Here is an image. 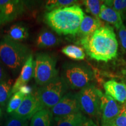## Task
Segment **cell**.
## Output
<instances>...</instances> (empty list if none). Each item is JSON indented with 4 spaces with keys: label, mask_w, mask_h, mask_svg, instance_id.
Here are the masks:
<instances>
[{
    "label": "cell",
    "mask_w": 126,
    "mask_h": 126,
    "mask_svg": "<svg viewBox=\"0 0 126 126\" xmlns=\"http://www.w3.org/2000/svg\"><path fill=\"white\" fill-rule=\"evenodd\" d=\"M79 43L86 54L97 61L108 62L117 56L118 42L114 29L109 25L102 26L91 36L81 38Z\"/></svg>",
    "instance_id": "cell-1"
},
{
    "label": "cell",
    "mask_w": 126,
    "mask_h": 126,
    "mask_svg": "<svg viewBox=\"0 0 126 126\" xmlns=\"http://www.w3.org/2000/svg\"><path fill=\"white\" fill-rule=\"evenodd\" d=\"M85 14L78 5L47 12L44 19L59 35H76Z\"/></svg>",
    "instance_id": "cell-2"
},
{
    "label": "cell",
    "mask_w": 126,
    "mask_h": 126,
    "mask_svg": "<svg viewBox=\"0 0 126 126\" xmlns=\"http://www.w3.org/2000/svg\"><path fill=\"white\" fill-rule=\"evenodd\" d=\"M27 46L4 36L0 41V61L14 74L21 70L31 54Z\"/></svg>",
    "instance_id": "cell-3"
},
{
    "label": "cell",
    "mask_w": 126,
    "mask_h": 126,
    "mask_svg": "<svg viewBox=\"0 0 126 126\" xmlns=\"http://www.w3.org/2000/svg\"><path fill=\"white\" fill-rule=\"evenodd\" d=\"M61 78L72 89H82L94 79V74L88 65L79 63H66L63 67Z\"/></svg>",
    "instance_id": "cell-4"
},
{
    "label": "cell",
    "mask_w": 126,
    "mask_h": 126,
    "mask_svg": "<svg viewBox=\"0 0 126 126\" xmlns=\"http://www.w3.org/2000/svg\"><path fill=\"white\" fill-rule=\"evenodd\" d=\"M58 77L56 59L49 53H39L34 60V75L36 82L43 86Z\"/></svg>",
    "instance_id": "cell-5"
},
{
    "label": "cell",
    "mask_w": 126,
    "mask_h": 126,
    "mask_svg": "<svg viewBox=\"0 0 126 126\" xmlns=\"http://www.w3.org/2000/svg\"><path fill=\"white\" fill-rule=\"evenodd\" d=\"M68 86L61 77H57L50 82L39 88L36 92L45 109H51L66 94Z\"/></svg>",
    "instance_id": "cell-6"
},
{
    "label": "cell",
    "mask_w": 126,
    "mask_h": 126,
    "mask_svg": "<svg viewBox=\"0 0 126 126\" xmlns=\"http://www.w3.org/2000/svg\"><path fill=\"white\" fill-rule=\"evenodd\" d=\"M80 110L92 117L100 114V99L99 89L89 84L77 94Z\"/></svg>",
    "instance_id": "cell-7"
},
{
    "label": "cell",
    "mask_w": 126,
    "mask_h": 126,
    "mask_svg": "<svg viewBox=\"0 0 126 126\" xmlns=\"http://www.w3.org/2000/svg\"><path fill=\"white\" fill-rule=\"evenodd\" d=\"M100 99L101 126H113L120 112V106L114 99L99 89Z\"/></svg>",
    "instance_id": "cell-8"
},
{
    "label": "cell",
    "mask_w": 126,
    "mask_h": 126,
    "mask_svg": "<svg viewBox=\"0 0 126 126\" xmlns=\"http://www.w3.org/2000/svg\"><path fill=\"white\" fill-rule=\"evenodd\" d=\"M43 109L45 108L40 103L36 94H31L25 96L19 107L11 114V116L28 120Z\"/></svg>",
    "instance_id": "cell-9"
},
{
    "label": "cell",
    "mask_w": 126,
    "mask_h": 126,
    "mask_svg": "<svg viewBox=\"0 0 126 126\" xmlns=\"http://www.w3.org/2000/svg\"><path fill=\"white\" fill-rule=\"evenodd\" d=\"M24 11L22 1L0 0V26L15 20Z\"/></svg>",
    "instance_id": "cell-10"
},
{
    "label": "cell",
    "mask_w": 126,
    "mask_h": 126,
    "mask_svg": "<svg viewBox=\"0 0 126 126\" xmlns=\"http://www.w3.org/2000/svg\"><path fill=\"white\" fill-rule=\"evenodd\" d=\"M50 111L55 117H62L81 111L77 94L67 93Z\"/></svg>",
    "instance_id": "cell-11"
},
{
    "label": "cell",
    "mask_w": 126,
    "mask_h": 126,
    "mask_svg": "<svg viewBox=\"0 0 126 126\" xmlns=\"http://www.w3.org/2000/svg\"><path fill=\"white\" fill-rule=\"evenodd\" d=\"M34 75V59L32 54L29 56L22 67L20 74L12 86L11 93L13 94L18 92L22 86L26 85Z\"/></svg>",
    "instance_id": "cell-12"
},
{
    "label": "cell",
    "mask_w": 126,
    "mask_h": 126,
    "mask_svg": "<svg viewBox=\"0 0 126 126\" xmlns=\"http://www.w3.org/2000/svg\"><path fill=\"white\" fill-rule=\"evenodd\" d=\"M105 94L121 103L126 102V85L116 80L111 79L104 83Z\"/></svg>",
    "instance_id": "cell-13"
},
{
    "label": "cell",
    "mask_w": 126,
    "mask_h": 126,
    "mask_svg": "<svg viewBox=\"0 0 126 126\" xmlns=\"http://www.w3.org/2000/svg\"><path fill=\"white\" fill-rule=\"evenodd\" d=\"M101 25L102 23L100 19L85 15L80 25L78 34L81 37V39L88 37L101 27Z\"/></svg>",
    "instance_id": "cell-14"
},
{
    "label": "cell",
    "mask_w": 126,
    "mask_h": 126,
    "mask_svg": "<svg viewBox=\"0 0 126 126\" xmlns=\"http://www.w3.org/2000/svg\"><path fill=\"white\" fill-rule=\"evenodd\" d=\"M99 19L113 25L117 29H119L124 24L120 14L113 8L109 7L105 4L101 7Z\"/></svg>",
    "instance_id": "cell-15"
},
{
    "label": "cell",
    "mask_w": 126,
    "mask_h": 126,
    "mask_svg": "<svg viewBox=\"0 0 126 126\" xmlns=\"http://www.w3.org/2000/svg\"><path fill=\"white\" fill-rule=\"evenodd\" d=\"M87 119L81 111L67 116L54 118L56 122L55 126H81Z\"/></svg>",
    "instance_id": "cell-16"
},
{
    "label": "cell",
    "mask_w": 126,
    "mask_h": 126,
    "mask_svg": "<svg viewBox=\"0 0 126 126\" xmlns=\"http://www.w3.org/2000/svg\"><path fill=\"white\" fill-rule=\"evenodd\" d=\"M60 39L55 34L46 29L40 31L36 37L35 45L40 48H48L59 45Z\"/></svg>",
    "instance_id": "cell-17"
},
{
    "label": "cell",
    "mask_w": 126,
    "mask_h": 126,
    "mask_svg": "<svg viewBox=\"0 0 126 126\" xmlns=\"http://www.w3.org/2000/svg\"><path fill=\"white\" fill-rule=\"evenodd\" d=\"M29 126H54V118L50 110L43 109L32 117Z\"/></svg>",
    "instance_id": "cell-18"
},
{
    "label": "cell",
    "mask_w": 126,
    "mask_h": 126,
    "mask_svg": "<svg viewBox=\"0 0 126 126\" xmlns=\"http://www.w3.org/2000/svg\"><path fill=\"white\" fill-rule=\"evenodd\" d=\"M6 36L15 42H22L29 37V30L25 25L16 23L9 28Z\"/></svg>",
    "instance_id": "cell-19"
},
{
    "label": "cell",
    "mask_w": 126,
    "mask_h": 126,
    "mask_svg": "<svg viewBox=\"0 0 126 126\" xmlns=\"http://www.w3.org/2000/svg\"><path fill=\"white\" fill-rule=\"evenodd\" d=\"M61 52L64 55L74 60H82L85 57V53L82 48L75 45L66 46L63 47Z\"/></svg>",
    "instance_id": "cell-20"
},
{
    "label": "cell",
    "mask_w": 126,
    "mask_h": 126,
    "mask_svg": "<svg viewBox=\"0 0 126 126\" xmlns=\"http://www.w3.org/2000/svg\"><path fill=\"white\" fill-rule=\"evenodd\" d=\"M12 81L11 79L8 78L0 82V106H5L8 100L12 96Z\"/></svg>",
    "instance_id": "cell-21"
},
{
    "label": "cell",
    "mask_w": 126,
    "mask_h": 126,
    "mask_svg": "<svg viewBox=\"0 0 126 126\" xmlns=\"http://www.w3.org/2000/svg\"><path fill=\"white\" fill-rule=\"evenodd\" d=\"M104 2L105 1L100 0H85L83 1V4L85 7L86 12L92 14L95 18L100 19V9Z\"/></svg>",
    "instance_id": "cell-22"
},
{
    "label": "cell",
    "mask_w": 126,
    "mask_h": 126,
    "mask_svg": "<svg viewBox=\"0 0 126 126\" xmlns=\"http://www.w3.org/2000/svg\"><path fill=\"white\" fill-rule=\"evenodd\" d=\"M78 1L74 0H50L46 2L45 8L48 12L75 5Z\"/></svg>",
    "instance_id": "cell-23"
},
{
    "label": "cell",
    "mask_w": 126,
    "mask_h": 126,
    "mask_svg": "<svg viewBox=\"0 0 126 126\" xmlns=\"http://www.w3.org/2000/svg\"><path fill=\"white\" fill-rule=\"evenodd\" d=\"M25 96V94L19 91L12 94V96L9 99V102H8L7 112L11 113V114L14 112L19 107Z\"/></svg>",
    "instance_id": "cell-24"
},
{
    "label": "cell",
    "mask_w": 126,
    "mask_h": 126,
    "mask_svg": "<svg viewBox=\"0 0 126 126\" xmlns=\"http://www.w3.org/2000/svg\"><path fill=\"white\" fill-rule=\"evenodd\" d=\"M104 4L113 8L120 14L123 19L126 18V0H108L105 1Z\"/></svg>",
    "instance_id": "cell-25"
},
{
    "label": "cell",
    "mask_w": 126,
    "mask_h": 126,
    "mask_svg": "<svg viewBox=\"0 0 126 126\" xmlns=\"http://www.w3.org/2000/svg\"><path fill=\"white\" fill-rule=\"evenodd\" d=\"M113 126H126V105L122 106L120 112Z\"/></svg>",
    "instance_id": "cell-26"
},
{
    "label": "cell",
    "mask_w": 126,
    "mask_h": 126,
    "mask_svg": "<svg viewBox=\"0 0 126 126\" xmlns=\"http://www.w3.org/2000/svg\"><path fill=\"white\" fill-rule=\"evenodd\" d=\"M5 126H28V120H24L11 116L6 121Z\"/></svg>",
    "instance_id": "cell-27"
},
{
    "label": "cell",
    "mask_w": 126,
    "mask_h": 126,
    "mask_svg": "<svg viewBox=\"0 0 126 126\" xmlns=\"http://www.w3.org/2000/svg\"><path fill=\"white\" fill-rule=\"evenodd\" d=\"M119 31V37L124 49L126 50V26L124 24L121 26Z\"/></svg>",
    "instance_id": "cell-28"
},
{
    "label": "cell",
    "mask_w": 126,
    "mask_h": 126,
    "mask_svg": "<svg viewBox=\"0 0 126 126\" xmlns=\"http://www.w3.org/2000/svg\"><path fill=\"white\" fill-rule=\"evenodd\" d=\"M8 79V74L2 63L0 61V82Z\"/></svg>",
    "instance_id": "cell-29"
},
{
    "label": "cell",
    "mask_w": 126,
    "mask_h": 126,
    "mask_svg": "<svg viewBox=\"0 0 126 126\" xmlns=\"http://www.w3.org/2000/svg\"><path fill=\"white\" fill-rule=\"evenodd\" d=\"M19 91L20 92L22 93L23 94H24L25 96L28 95V94H32V88L31 86H28V85H24L22 86L21 88H20V89H19Z\"/></svg>",
    "instance_id": "cell-30"
},
{
    "label": "cell",
    "mask_w": 126,
    "mask_h": 126,
    "mask_svg": "<svg viewBox=\"0 0 126 126\" xmlns=\"http://www.w3.org/2000/svg\"><path fill=\"white\" fill-rule=\"evenodd\" d=\"M81 126H97L96 124L91 119H87L84 123H83Z\"/></svg>",
    "instance_id": "cell-31"
},
{
    "label": "cell",
    "mask_w": 126,
    "mask_h": 126,
    "mask_svg": "<svg viewBox=\"0 0 126 126\" xmlns=\"http://www.w3.org/2000/svg\"><path fill=\"white\" fill-rule=\"evenodd\" d=\"M2 116V110H1V109L0 108V119H1Z\"/></svg>",
    "instance_id": "cell-32"
},
{
    "label": "cell",
    "mask_w": 126,
    "mask_h": 126,
    "mask_svg": "<svg viewBox=\"0 0 126 126\" xmlns=\"http://www.w3.org/2000/svg\"><path fill=\"white\" fill-rule=\"evenodd\" d=\"M0 37H1V32H0Z\"/></svg>",
    "instance_id": "cell-33"
}]
</instances>
